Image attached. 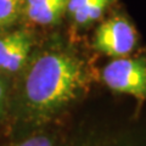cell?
Masks as SVG:
<instances>
[{"mask_svg": "<svg viewBox=\"0 0 146 146\" xmlns=\"http://www.w3.org/2000/svg\"><path fill=\"white\" fill-rule=\"evenodd\" d=\"M84 84L85 73L76 57L65 52L44 54L27 74V108L36 118H48L78 98Z\"/></svg>", "mask_w": 146, "mask_h": 146, "instance_id": "cell-1", "label": "cell"}, {"mask_svg": "<svg viewBox=\"0 0 146 146\" xmlns=\"http://www.w3.org/2000/svg\"><path fill=\"white\" fill-rule=\"evenodd\" d=\"M102 79L117 93L146 99V60L118 57L106 65Z\"/></svg>", "mask_w": 146, "mask_h": 146, "instance_id": "cell-2", "label": "cell"}, {"mask_svg": "<svg viewBox=\"0 0 146 146\" xmlns=\"http://www.w3.org/2000/svg\"><path fill=\"white\" fill-rule=\"evenodd\" d=\"M136 44V33L130 22L123 17L110 18L99 26L94 36V48L112 57H125Z\"/></svg>", "mask_w": 146, "mask_h": 146, "instance_id": "cell-3", "label": "cell"}, {"mask_svg": "<svg viewBox=\"0 0 146 146\" xmlns=\"http://www.w3.org/2000/svg\"><path fill=\"white\" fill-rule=\"evenodd\" d=\"M68 0H50L35 6H25L27 17L39 25H51L57 22L67 10Z\"/></svg>", "mask_w": 146, "mask_h": 146, "instance_id": "cell-4", "label": "cell"}, {"mask_svg": "<svg viewBox=\"0 0 146 146\" xmlns=\"http://www.w3.org/2000/svg\"><path fill=\"white\" fill-rule=\"evenodd\" d=\"M31 46H32V39L29 34L25 32L0 70H4L6 72H16L20 68H22V66L27 61V57H28V54L31 51Z\"/></svg>", "mask_w": 146, "mask_h": 146, "instance_id": "cell-5", "label": "cell"}, {"mask_svg": "<svg viewBox=\"0 0 146 146\" xmlns=\"http://www.w3.org/2000/svg\"><path fill=\"white\" fill-rule=\"evenodd\" d=\"M113 0H93L73 13V20L77 25L80 26L89 25L91 22L99 20L102 16L104 11L106 10V7Z\"/></svg>", "mask_w": 146, "mask_h": 146, "instance_id": "cell-6", "label": "cell"}, {"mask_svg": "<svg viewBox=\"0 0 146 146\" xmlns=\"http://www.w3.org/2000/svg\"><path fill=\"white\" fill-rule=\"evenodd\" d=\"M25 9V0H0V29L11 26Z\"/></svg>", "mask_w": 146, "mask_h": 146, "instance_id": "cell-7", "label": "cell"}, {"mask_svg": "<svg viewBox=\"0 0 146 146\" xmlns=\"http://www.w3.org/2000/svg\"><path fill=\"white\" fill-rule=\"evenodd\" d=\"M23 31H17L0 35V68L4 65V62L7 60V57L10 56L13 48L16 46V44L23 35Z\"/></svg>", "mask_w": 146, "mask_h": 146, "instance_id": "cell-8", "label": "cell"}, {"mask_svg": "<svg viewBox=\"0 0 146 146\" xmlns=\"http://www.w3.org/2000/svg\"><path fill=\"white\" fill-rule=\"evenodd\" d=\"M12 146H57L56 143L49 135L34 134L15 143Z\"/></svg>", "mask_w": 146, "mask_h": 146, "instance_id": "cell-9", "label": "cell"}, {"mask_svg": "<svg viewBox=\"0 0 146 146\" xmlns=\"http://www.w3.org/2000/svg\"><path fill=\"white\" fill-rule=\"evenodd\" d=\"M93 0H68L67 3V11L70 13H74L76 11H78L79 9L85 6L86 4H89Z\"/></svg>", "mask_w": 146, "mask_h": 146, "instance_id": "cell-10", "label": "cell"}, {"mask_svg": "<svg viewBox=\"0 0 146 146\" xmlns=\"http://www.w3.org/2000/svg\"><path fill=\"white\" fill-rule=\"evenodd\" d=\"M5 100H6V86L4 82L0 79V117L3 116L5 110Z\"/></svg>", "mask_w": 146, "mask_h": 146, "instance_id": "cell-11", "label": "cell"}, {"mask_svg": "<svg viewBox=\"0 0 146 146\" xmlns=\"http://www.w3.org/2000/svg\"><path fill=\"white\" fill-rule=\"evenodd\" d=\"M48 1H50V0H25V6H35Z\"/></svg>", "mask_w": 146, "mask_h": 146, "instance_id": "cell-12", "label": "cell"}]
</instances>
